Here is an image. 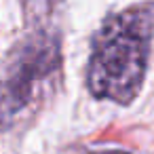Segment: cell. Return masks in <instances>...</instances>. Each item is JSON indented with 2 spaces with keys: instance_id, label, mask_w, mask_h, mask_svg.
Here are the masks:
<instances>
[{
  "instance_id": "cell-1",
  "label": "cell",
  "mask_w": 154,
  "mask_h": 154,
  "mask_svg": "<svg viewBox=\"0 0 154 154\" xmlns=\"http://www.w3.org/2000/svg\"><path fill=\"white\" fill-rule=\"evenodd\" d=\"M154 34L150 5L110 15L95 32L87 63V89L95 99L129 106L141 91Z\"/></svg>"
},
{
  "instance_id": "cell-2",
  "label": "cell",
  "mask_w": 154,
  "mask_h": 154,
  "mask_svg": "<svg viewBox=\"0 0 154 154\" xmlns=\"http://www.w3.org/2000/svg\"><path fill=\"white\" fill-rule=\"evenodd\" d=\"M61 70L59 36L38 28L23 36L0 63V129H11L55 87Z\"/></svg>"
},
{
  "instance_id": "cell-3",
  "label": "cell",
  "mask_w": 154,
  "mask_h": 154,
  "mask_svg": "<svg viewBox=\"0 0 154 154\" xmlns=\"http://www.w3.org/2000/svg\"><path fill=\"white\" fill-rule=\"evenodd\" d=\"M99 154H131V152H122V150H108V152H99Z\"/></svg>"
}]
</instances>
